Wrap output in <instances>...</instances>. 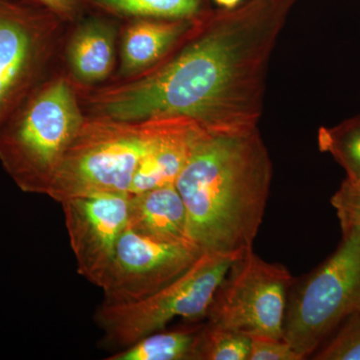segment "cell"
<instances>
[{
	"label": "cell",
	"instance_id": "obj_1",
	"mask_svg": "<svg viewBox=\"0 0 360 360\" xmlns=\"http://www.w3.org/2000/svg\"><path fill=\"white\" fill-rule=\"evenodd\" d=\"M298 0H248L194 18L155 65L129 79L77 89L86 115L123 122L186 117L208 134L257 129L267 70Z\"/></svg>",
	"mask_w": 360,
	"mask_h": 360
},
{
	"label": "cell",
	"instance_id": "obj_2",
	"mask_svg": "<svg viewBox=\"0 0 360 360\" xmlns=\"http://www.w3.org/2000/svg\"><path fill=\"white\" fill-rule=\"evenodd\" d=\"M272 175L258 129L206 135L175 182L186 205L189 238L202 252L243 255L252 248Z\"/></svg>",
	"mask_w": 360,
	"mask_h": 360
},
{
	"label": "cell",
	"instance_id": "obj_3",
	"mask_svg": "<svg viewBox=\"0 0 360 360\" xmlns=\"http://www.w3.org/2000/svg\"><path fill=\"white\" fill-rule=\"evenodd\" d=\"M85 115L77 87L61 68L0 125V162L21 191L46 195Z\"/></svg>",
	"mask_w": 360,
	"mask_h": 360
},
{
	"label": "cell",
	"instance_id": "obj_4",
	"mask_svg": "<svg viewBox=\"0 0 360 360\" xmlns=\"http://www.w3.org/2000/svg\"><path fill=\"white\" fill-rule=\"evenodd\" d=\"M155 124V120L134 122L85 115L46 195L60 203L89 194L129 193Z\"/></svg>",
	"mask_w": 360,
	"mask_h": 360
},
{
	"label": "cell",
	"instance_id": "obj_5",
	"mask_svg": "<svg viewBox=\"0 0 360 360\" xmlns=\"http://www.w3.org/2000/svg\"><path fill=\"white\" fill-rule=\"evenodd\" d=\"M243 255L203 251L186 272L153 295L134 302H101L94 321L103 333V347L124 349L176 317L189 322L206 319L215 291Z\"/></svg>",
	"mask_w": 360,
	"mask_h": 360
},
{
	"label": "cell",
	"instance_id": "obj_6",
	"mask_svg": "<svg viewBox=\"0 0 360 360\" xmlns=\"http://www.w3.org/2000/svg\"><path fill=\"white\" fill-rule=\"evenodd\" d=\"M342 234L335 252L290 288L283 338L303 359L360 314V227Z\"/></svg>",
	"mask_w": 360,
	"mask_h": 360
},
{
	"label": "cell",
	"instance_id": "obj_7",
	"mask_svg": "<svg viewBox=\"0 0 360 360\" xmlns=\"http://www.w3.org/2000/svg\"><path fill=\"white\" fill-rule=\"evenodd\" d=\"M68 26L20 0H0V125L53 71Z\"/></svg>",
	"mask_w": 360,
	"mask_h": 360
},
{
	"label": "cell",
	"instance_id": "obj_8",
	"mask_svg": "<svg viewBox=\"0 0 360 360\" xmlns=\"http://www.w3.org/2000/svg\"><path fill=\"white\" fill-rule=\"evenodd\" d=\"M293 278L250 248L232 264L215 291L206 321L248 336L283 338Z\"/></svg>",
	"mask_w": 360,
	"mask_h": 360
},
{
	"label": "cell",
	"instance_id": "obj_9",
	"mask_svg": "<svg viewBox=\"0 0 360 360\" xmlns=\"http://www.w3.org/2000/svg\"><path fill=\"white\" fill-rule=\"evenodd\" d=\"M195 243H174L146 238L127 227L116 245L99 288L104 302L143 300L174 281L200 257Z\"/></svg>",
	"mask_w": 360,
	"mask_h": 360
},
{
	"label": "cell",
	"instance_id": "obj_10",
	"mask_svg": "<svg viewBox=\"0 0 360 360\" xmlns=\"http://www.w3.org/2000/svg\"><path fill=\"white\" fill-rule=\"evenodd\" d=\"M131 194L96 193L60 202L77 271L101 285L118 239L129 227Z\"/></svg>",
	"mask_w": 360,
	"mask_h": 360
},
{
	"label": "cell",
	"instance_id": "obj_11",
	"mask_svg": "<svg viewBox=\"0 0 360 360\" xmlns=\"http://www.w3.org/2000/svg\"><path fill=\"white\" fill-rule=\"evenodd\" d=\"M120 21L90 11L68 26L60 56L63 70L77 89L99 86L115 75Z\"/></svg>",
	"mask_w": 360,
	"mask_h": 360
},
{
	"label": "cell",
	"instance_id": "obj_12",
	"mask_svg": "<svg viewBox=\"0 0 360 360\" xmlns=\"http://www.w3.org/2000/svg\"><path fill=\"white\" fill-rule=\"evenodd\" d=\"M146 153L135 172L129 193L175 184L206 132L186 117L158 118Z\"/></svg>",
	"mask_w": 360,
	"mask_h": 360
},
{
	"label": "cell",
	"instance_id": "obj_13",
	"mask_svg": "<svg viewBox=\"0 0 360 360\" xmlns=\"http://www.w3.org/2000/svg\"><path fill=\"white\" fill-rule=\"evenodd\" d=\"M194 18L122 20L118 40L120 60L110 82L129 79L153 68L189 30Z\"/></svg>",
	"mask_w": 360,
	"mask_h": 360
},
{
	"label": "cell",
	"instance_id": "obj_14",
	"mask_svg": "<svg viewBox=\"0 0 360 360\" xmlns=\"http://www.w3.org/2000/svg\"><path fill=\"white\" fill-rule=\"evenodd\" d=\"M129 227L165 243H193L187 231L186 205L175 184L131 194Z\"/></svg>",
	"mask_w": 360,
	"mask_h": 360
},
{
	"label": "cell",
	"instance_id": "obj_15",
	"mask_svg": "<svg viewBox=\"0 0 360 360\" xmlns=\"http://www.w3.org/2000/svg\"><path fill=\"white\" fill-rule=\"evenodd\" d=\"M203 323L191 322L172 330L156 331L118 350L108 360H198Z\"/></svg>",
	"mask_w": 360,
	"mask_h": 360
},
{
	"label": "cell",
	"instance_id": "obj_16",
	"mask_svg": "<svg viewBox=\"0 0 360 360\" xmlns=\"http://www.w3.org/2000/svg\"><path fill=\"white\" fill-rule=\"evenodd\" d=\"M91 11L120 20H188L210 8L208 0H89Z\"/></svg>",
	"mask_w": 360,
	"mask_h": 360
},
{
	"label": "cell",
	"instance_id": "obj_17",
	"mask_svg": "<svg viewBox=\"0 0 360 360\" xmlns=\"http://www.w3.org/2000/svg\"><path fill=\"white\" fill-rule=\"evenodd\" d=\"M319 148L329 153L347 172V179H360V115L333 127H321Z\"/></svg>",
	"mask_w": 360,
	"mask_h": 360
},
{
	"label": "cell",
	"instance_id": "obj_18",
	"mask_svg": "<svg viewBox=\"0 0 360 360\" xmlns=\"http://www.w3.org/2000/svg\"><path fill=\"white\" fill-rule=\"evenodd\" d=\"M250 336L206 321L201 328L198 360H248Z\"/></svg>",
	"mask_w": 360,
	"mask_h": 360
},
{
	"label": "cell",
	"instance_id": "obj_19",
	"mask_svg": "<svg viewBox=\"0 0 360 360\" xmlns=\"http://www.w3.org/2000/svg\"><path fill=\"white\" fill-rule=\"evenodd\" d=\"M319 348L315 360H360V314L352 315Z\"/></svg>",
	"mask_w": 360,
	"mask_h": 360
},
{
	"label": "cell",
	"instance_id": "obj_20",
	"mask_svg": "<svg viewBox=\"0 0 360 360\" xmlns=\"http://www.w3.org/2000/svg\"><path fill=\"white\" fill-rule=\"evenodd\" d=\"M330 202L340 220L342 233L360 227V179H345Z\"/></svg>",
	"mask_w": 360,
	"mask_h": 360
},
{
	"label": "cell",
	"instance_id": "obj_21",
	"mask_svg": "<svg viewBox=\"0 0 360 360\" xmlns=\"http://www.w3.org/2000/svg\"><path fill=\"white\" fill-rule=\"evenodd\" d=\"M248 360H302L283 338L251 336Z\"/></svg>",
	"mask_w": 360,
	"mask_h": 360
},
{
	"label": "cell",
	"instance_id": "obj_22",
	"mask_svg": "<svg viewBox=\"0 0 360 360\" xmlns=\"http://www.w3.org/2000/svg\"><path fill=\"white\" fill-rule=\"evenodd\" d=\"M20 1L49 11L68 26L77 22L91 11L89 0H20Z\"/></svg>",
	"mask_w": 360,
	"mask_h": 360
},
{
	"label": "cell",
	"instance_id": "obj_23",
	"mask_svg": "<svg viewBox=\"0 0 360 360\" xmlns=\"http://www.w3.org/2000/svg\"><path fill=\"white\" fill-rule=\"evenodd\" d=\"M220 7L224 8H233V7L239 6V2L241 0H214Z\"/></svg>",
	"mask_w": 360,
	"mask_h": 360
}]
</instances>
